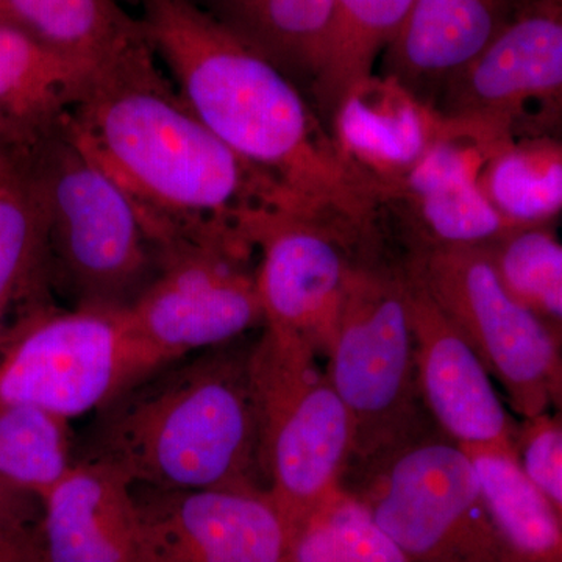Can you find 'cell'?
I'll list each match as a JSON object with an SVG mask.
<instances>
[{
    "label": "cell",
    "mask_w": 562,
    "mask_h": 562,
    "mask_svg": "<svg viewBox=\"0 0 562 562\" xmlns=\"http://www.w3.org/2000/svg\"><path fill=\"white\" fill-rule=\"evenodd\" d=\"M61 133L121 188L158 255L183 247L257 254L269 222L312 216L217 139L158 65L99 77Z\"/></svg>",
    "instance_id": "obj_1"
},
{
    "label": "cell",
    "mask_w": 562,
    "mask_h": 562,
    "mask_svg": "<svg viewBox=\"0 0 562 562\" xmlns=\"http://www.w3.org/2000/svg\"><path fill=\"white\" fill-rule=\"evenodd\" d=\"M140 3L151 50L191 113L306 213L376 243L382 188L342 154L302 88L191 0Z\"/></svg>",
    "instance_id": "obj_2"
},
{
    "label": "cell",
    "mask_w": 562,
    "mask_h": 562,
    "mask_svg": "<svg viewBox=\"0 0 562 562\" xmlns=\"http://www.w3.org/2000/svg\"><path fill=\"white\" fill-rule=\"evenodd\" d=\"M254 350L238 339L147 373L95 412L77 460L110 465L133 486L268 491Z\"/></svg>",
    "instance_id": "obj_3"
},
{
    "label": "cell",
    "mask_w": 562,
    "mask_h": 562,
    "mask_svg": "<svg viewBox=\"0 0 562 562\" xmlns=\"http://www.w3.org/2000/svg\"><path fill=\"white\" fill-rule=\"evenodd\" d=\"M18 168L43 214L47 277L74 306L127 308L160 255L121 188L60 132Z\"/></svg>",
    "instance_id": "obj_4"
},
{
    "label": "cell",
    "mask_w": 562,
    "mask_h": 562,
    "mask_svg": "<svg viewBox=\"0 0 562 562\" xmlns=\"http://www.w3.org/2000/svg\"><path fill=\"white\" fill-rule=\"evenodd\" d=\"M327 358L325 372L351 425L346 473L436 427L417 382L401 266L383 265L375 251L355 260Z\"/></svg>",
    "instance_id": "obj_5"
},
{
    "label": "cell",
    "mask_w": 562,
    "mask_h": 562,
    "mask_svg": "<svg viewBox=\"0 0 562 562\" xmlns=\"http://www.w3.org/2000/svg\"><path fill=\"white\" fill-rule=\"evenodd\" d=\"M342 487L412 562H516L468 453L438 427L346 473Z\"/></svg>",
    "instance_id": "obj_6"
},
{
    "label": "cell",
    "mask_w": 562,
    "mask_h": 562,
    "mask_svg": "<svg viewBox=\"0 0 562 562\" xmlns=\"http://www.w3.org/2000/svg\"><path fill=\"white\" fill-rule=\"evenodd\" d=\"M317 360L303 344L268 331L255 341L266 486L288 546L341 490L351 454L349 413Z\"/></svg>",
    "instance_id": "obj_7"
},
{
    "label": "cell",
    "mask_w": 562,
    "mask_h": 562,
    "mask_svg": "<svg viewBox=\"0 0 562 562\" xmlns=\"http://www.w3.org/2000/svg\"><path fill=\"white\" fill-rule=\"evenodd\" d=\"M154 371L125 308L36 305L0 336V403L72 420Z\"/></svg>",
    "instance_id": "obj_8"
},
{
    "label": "cell",
    "mask_w": 562,
    "mask_h": 562,
    "mask_svg": "<svg viewBox=\"0 0 562 562\" xmlns=\"http://www.w3.org/2000/svg\"><path fill=\"white\" fill-rule=\"evenodd\" d=\"M522 419L560 408L561 338L503 286L484 247L413 250L403 262Z\"/></svg>",
    "instance_id": "obj_9"
},
{
    "label": "cell",
    "mask_w": 562,
    "mask_h": 562,
    "mask_svg": "<svg viewBox=\"0 0 562 562\" xmlns=\"http://www.w3.org/2000/svg\"><path fill=\"white\" fill-rule=\"evenodd\" d=\"M562 102V0H530L465 68L432 109L453 136L492 150L550 136Z\"/></svg>",
    "instance_id": "obj_10"
},
{
    "label": "cell",
    "mask_w": 562,
    "mask_h": 562,
    "mask_svg": "<svg viewBox=\"0 0 562 562\" xmlns=\"http://www.w3.org/2000/svg\"><path fill=\"white\" fill-rule=\"evenodd\" d=\"M254 255L224 247L160 255L154 279L125 308L154 371L265 325Z\"/></svg>",
    "instance_id": "obj_11"
},
{
    "label": "cell",
    "mask_w": 562,
    "mask_h": 562,
    "mask_svg": "<svg viewBox=\"0 0 562 562\" xmlns=\"http://www.w3.org/2000/svg\"><path fill=\"white\" fill-rule=\"evenodd\" d=\"M330 222L286 214L257 239V290L265 331L327 357L351 265L373 251Z\"/></svg>",
    "instance_id": "obj_12"
},
{
    "label": "cell",
    "mask_w": 562,
    "mask_h": 562,
    "mask_svg": "<svg viewBox=\"0 0 562 562\" xmlns=\"http://www.w3.org/2000/svg\"><path fill=\"white\" fill-rule=\"evenodd\" d=\"M133 494L144 562H286V531L261 487Z\"/></svg>",
    "instance_id": "obj_13"
},
{
    "label": "cell",
    "mask_w": 562,
    "mask_h": 562,
    "mask_svg": "<svg viewBox=\"0 0 562 562\" xmlns=\"http://www.w3.org/2000/svg\"><path fill=\"white\" fill-rule=\"evenodd\" d=\"M414 339L417 382L432 424L460 447H514L517 424L475 351L401 266Z\"/></svg>",
    "instance_id": "obj_14"
},
{
    "label": "cell",
    "mask_w": 562,
    "mask_h": 562,
    "mask_svg": "<svg viewBox=\"0 0 562 562\" xmlns=\"http://www.w3.org/2000/svg\"><path fill=\"white\" fill-rule=\"evenodd\" d=\"M486 157L473 140L446 136L392 188L384 209L403 211L413 250L487 247L519 228L503 220L480 188Z\"/></svg>",
    "instance_id": "obj_15"
},
{
    "label": "cell",
    "mask_w": 562,
    "mask_h": 562,
    "mask_svg": "<svg viewBox=\"0 0 562 562\" xmlns=\"http://www.w3.org/2000/svg\"><path fill=\"white\" fill-rule=\"evenodd\" d=\"M40 506L41 562H144L133 484L116 469L76 460Z\"/></svg>",
    "instance_id": "obj_16"
},
{
    "label": "cell",
    "mask_w": 562,
    "mask_h": 562,
    "mask_svg": "<svg viewBox=\"0 0 562 562\" xmlns=\"http://www.w3.org/2000/svg\"><path fill=\"white\" fill-rule=\"evenodd\" d=\"M530 0H414L383 52V77L435 105L447 81L469 65Z\"/></svg>",
    "instance_id": "obj_17"
},
{
    "label": "cell",
    "mask_w": 562,
    "mask_h": 562,
    "mask_svg": "<svg viewBox=\"0 0 562 562\" xmlns=\"http://www.w3.org/2000/svg\"><path fill=\"white\" fill-rule=\"evenodd\" d=\"M342 154L382 188L384 199L432 144L447 122L397 81L369 77L347 94L331 122Z\"/></svg>",
    "instance_id": "obj_18"
},
{
    "label": "cell",
    "mask_w": 562,
    "mask_h": 562,
    "mask_svg": "<svg viewBox=\"0 0 562 562\" xmlns=\"http://www.w3.org/2000/svg\"><path fill=\"white\" fill-rule=\"evenodd\" d=\"M98 79L94 70L0 22V149L20 165L60 132Z\"/></svg>",
    "instance_id": "obj_19"
},
{
    "label": "cell",
    "mask_w": 562,
    "mask_h": 562,
    "mask_svg": "<svg viewBox=\"0 0 562 562\" xmlns=\"http://www.w3.org/2000/svg\"><path fill=\"white\" fill-rule=\"evenodd\" d=\"M0 22L99 77L157 65L140 20L117 0H0Z\"/></svg>",
    "instance_id": "obj_20"
},
{
    "label": "cell",
    "mask_w": 562,
    "mask_h": 562,
    "mask_svg": "<svg viewBox=\"0 0 562 562\" xmlns=\"http://www.w3.org/2000/svg\"><path fill=\"white\" fill-rule=\"evenodd\" d=\"M213 16L312 91L330 46L336 0H211Z\"/></svg>",
    "instance_id": "obj_21"
},
{
    "label": "cell",
    "mask_w": 562,
    "mask_h": 562,
    "mask_svg": "<svg viewBox=\"0 0 562 562\" xmlns=\"http://www.w3.org/2000/svg\"><path fill=\"white\" fill-rule=\"evenodd\" d=\"M468 453L492 522L516 562H562V514L530 482L514 447H461Z\"/></svg>",
    "instance_id": "obj_22"
},
{
    "label": "cell",
    "mask_w": 562,
    "mask_h": 562,
    "mask_svg": "<svg viewBox=\"0 0 562 562\" xmlns=\"http://www.w3.org/2000/svg\"><path fill=\"white\" fill-rule=\"evenodd\" d=\"M414 0H336L327 58L312 98L322 122H331L344 99L373 76L376 60L401 29Z\"/></svg>",
    "instance_id": "obj_23"
},
{
    "label": "cell",
    "mask_w": 562,
    "mask_h": 562,
    "mask_svg": "<svg viewBox=\"0 0 562 562\" xmlns=\"http://www.w3.org/2000/svg\"><path fill=\"white\" fill-rule=\"evenodd\" d=\"M479 184L514 227L547 225L562 209V149L553 136L501 144L484 158Z\"/></svg>",
    "instance_id": "obj_24"
},
{
    "label": "cell",
    "mask_w": 562,
    "mask_h": 562,
    "mask_svg": "<svg viewBox=\"0 0 562 562\" xmlns=\"http://www.w3.org/2000/svg\"><path fill=\"white\" fill-rule=\"evenodd\" d=\"M74 462L68 420L32 406L0 403V483L40 501Z\"/></svg>",
    "instance_id": "obj_25"
},
{
    "label": "cell",
    "mask_w": 562,
    "mask_h": 562,
    "mask_svg": "<svg viewBox=\"0 0 562 562\" xmlns=\"http://www.w3.org/2000/svg\"><path fill=\"white\" fill-rule=\"evenodd\" d=\"M286 562H412L351 492L339 490L295 532Z\"/></svg>",
    "instance_id": "obj_26"
},
{
    "label": "cell",
    "mask_w": 562,
    "mask_h": 562,
    "mask_svg": "<svg viewBox=\"0 0 562 562\" xmlns=\"http://www.w3.org/2000/svg\"><path fill=\"white\" fill-rule=\"evenodd\" d=\"M484 249L509 295L561 338L562 247L552 228H514Z\"/></svg>",
    "instance_id": "obj_27"
},
{
    "label": "cell",
    "mask_w": 562,
    "mask_h": 562,
    "mask_svg": "<svg viewBox=\"0 0 562 562\" xmlns=\"http://www.w3.org/2000/svg\"><path fill=\"white\" fill-rule=\"evenodd\" d=\"M47 277L43 214L20 168L0 176V336L22 295Z\"/></svg>",
    "instance_id": "obj_28"
},
{
    "label": "cell",
    "mask_w": 562,
    "mask_h": 562,
    "mask_svg": "<svg viewBox=\"0 0 562 562\" xmlns=\"http://www.w3.org/2000/svg\"><path fill=\"white\" fill-rule=\"evenodd\" d=\"M514 450L525 475L562 514L561 414L543 413L516 427Z\"/></svg>",
    "instance_id": "obj_29"
},
{
    "label": "cell",
    "mask_w": 562,
    "mask_h": 562,
    "mask_svg": "<svg viewBox=\"0 0 562 562\" xmlns=\"http://www.w3.org/2000/svg\"><path fill=\"white\" fill-rule=\"evenodd\" d=\"M40 501L0 483V562L40 561Z\"/></svg>",
    "instance_id": "obj_30"
},
{
    "label": "cell",
    "mask_w": 562,
    "mask_h": 562,
    "mask_svg": "<svg viewBox=\"0 0 562 562\" xmlns=\"http://www.w3.org/2000/svg\"><path fill=\"white\" fill-rule=\"evenodd\" d=\"M18 166L14 165V161L11 160L9 155L5 154L2 149H0V176H3V173L13 171V169H16Z\"/></svg>",
    "instance_id": "obj_31"
}]
</instances>
